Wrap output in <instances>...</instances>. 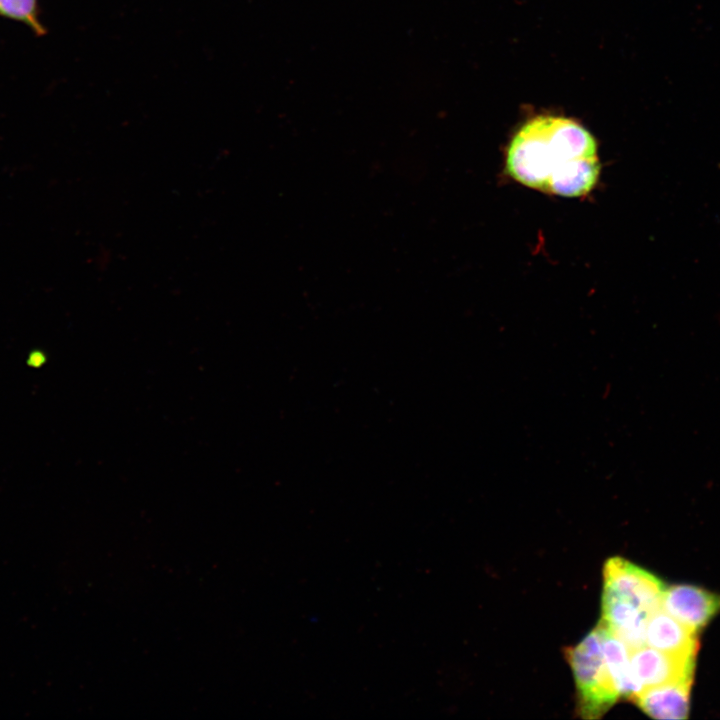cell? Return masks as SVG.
Instances as JSON below:
<instances>
[{"instance_id": "obj_9", "label": "cell", "mask_w": 720, "mask_h": 720, "mask_svg": "<svg viewBox=\"0 0 720 720\" xmlns=\"http://www.w3.org/2000/svg\"><path fill=\"white\" fill-rule=\"evenodd\" d=\"M597 628L602 637L603 652L612 681L621 698L632 700L643 688L630 665L629 647L602 622Z\"/></svg>"}, {"instance_id": "obj_10", "label": "cell", "mask_w": 720, "mask_h": 720, "mask_svg": "<svg viewBox=\"0 0 720 720\" xmlns=\"http://www.w3.org/2000/svg\"><path fill=\"white\" fill-rule=\"evenodd\" d=\"M0 17L27 25L37 36L46 34L39 19L37 0H0Z\"/></svg>"}, {"instance_id": "obj_3", "label": "cell", "mask_w": 720, "mask_h": 720, "mask_svg": "<svg viewBox=\"0 0 720 720\" xmlns=\"http://www.w3.org/2000/svg\"><path fill=\"white\" fill-rule=\"evenodd\" d=\"M603 595L627 601L648 615L661 608L664 583L647 570L615 556L603 567Z\"/></svg>"}, {"instance_id": "obj_4", "label": "cell", "mask_w": 720, "mask_h": 720, "mask_svg": "<svg viewBox=\"0 0 720 720\" xmlns=\"http://www.w3.org/2000/svg\"><path fill=\"white\" fill-rule=\"evenodd\" d=\"M695 658L670 654L648 645L630 650V665L642 688L693 680Z\"/></svg>"}, {"instance_id": "obj_5", "label": "cell", "mask_w": 720, "mask_h": 720, "mask_svg": "<svg viewBox=\"0 0 720 720\" xmlns=\"http://www.w3.org/2000/svg\"><path fill=\"white\" fill-rule=\"evenodd\" d=\"M661 609L697 633L720 612V595L693 585H673L665 588Z\"/></svg>"}, {"instance_id": "obj_6", "label": "cell", "mask_w": 720, "mask_h": 720, "mask_svg": "<svg viewBox=\"0 0 720 720\" xmlns=\"http://www.w3.org/2000/svg\"><path fill=\"white\" fill-rule=\"evenodd\" d=\"M692 681L682 680L646 687L638 692L632 701L652 718L660 720L686 719L690 708Z\"/></svg>"}, {"instance_id": "obj_2", "label": "cell", "mask_w": 720, "mask_h": 720, "mask_svg": "<svg viewBox=\"0 0 720 720\" xmlns=\"http://www.w3.org/2000/svg\"><path fill=\"white\" fill-rule=\"evenodd\" d=\"M564 656L576 684L578 713L585 719L600 718L621 697L609 674L597 626L578 644L566 648Z\"/></svg>"}, {"instance_id": "obj_7", "label": "cell", "mask_w": 720, "mask_h": 720, "mask_svg": "<svg viewBox=\"0 0 720 720\" xmlns=\"http://www.w3.org/2000/svg\"><path fill=\"white\" fill-rule=\"evenodd\" d=\"M646 645L681 656H695L698 650L696 632L663 609L649 614L645 627Z\"/></svg>"}, {"instance_id": "obj_8", "label": "cell", "mask_w": 720, "mask_h": 720, "mask_svg": "<svg viewBox=\"0 0 720 720\" xmlns=\"http://www.w3.org/2000/svg\"><path fill=\"white\" fill-rule=\"evenodd\" d=\"M602 621L630 650L646 645L645 627L648 614L635 605L602 594Z\"/></svg>"}, {"instance_id": "obj_1", "label": "cell", "mask_w": 720, "mask_h": 720, "mask_svg": "<svg viewBox=\"0 0 720 720\" xmlns=\"http://www.w3.org/2000/svg\"><path fill=\"white\" fill-rule=\"evenodd\" d=\"M506 167L521 184L565 197L589 193L600 172L591 133L578 122L555 115L537 116L516 132Z\"/></svg>"}]
</instances>
